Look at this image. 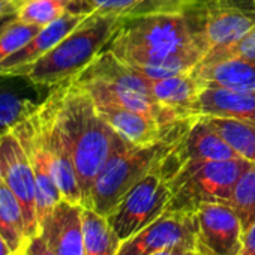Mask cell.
Listing matches in <instances>:
<instances>
[{
    "label": "cell",
    "mask_w": 255,
    "mask_h": 255,
    "mask_svg": "<svg viewBox=\"0 0 255 255\" xmlns=\"http://www.w3.org/2000/svg\"><path fill=\"white\" fill-rule=\"evenodd\" d=\"M57 111L77 171L81 206H89L92 185L107 161L126 143L99 114L90 92L75 80L54 87Z\"/></svg>",
    "instance_id": "1"
},
{
    "label": "cell",
    "mask_w": 255,
    "mask_h": 255,
    "mask_svg": "<svg viewBox=\"0 0 255 255\" xmlns=\"http://www.w3.org/2000/svg\"><path fill=\"white\" fill-rule=\"evenodd\" d=\"M203 8L125 18L107 50L128 65L153 63L191 48H203L207 53Z\"/></svg>",
    "instance_id": "2"
},
{
    "label": "cell",
    "mask_w": 255,
    "mask_h": 255,
    "mask_svg": "<svg viewBox=\"0 0 255 255\" xmlns=\"http://www.w3.org/2000/svg\"><path fill=\"white\" fill-rule=\"evenodd\" d=\"M125 18L92 12L53 50L26 68L23 77L42 89H54L75 78L102 53Z\"/></svg>",
    "instance_id": "3"
},
{
    "label": "cell",
    "mask_w": 255,
    "mask_h": 255,
    "mask_svg": "<svg viewBox=\"0 0 255 255\" xmlns=\"http://www.w3.org/2000/svg\"><path fill=\"white\" fill-rule=\"evenodd\" d=\"M192 120H188L168 137L155 144L128 146L116 152L96 176L90 189L87 207L107 216L135 183L156 170L162 158L180 138Z\"/></svg>",
    "instance_id": "4"
},
{
    "label": "cell",
    "mask_w": 255,
    "mask_h": 255,
    "mask_svg": "<svg viewBox=\"0 0 255 255\" xmlns=\"http://www.w3.org/2000/svg\"><path fill=\"white\" fill-rule=\"evenodd\" d=\"M251 164L245 158H234L183 168L167 182L171 191L168 210L194 213L203 203L228 204L236 182Z\"/></svg>",
    "instance_id": "5"
},
{
    "label": "cell",
    "mask_w": 255,
    "mask_h": 255,
    "mask_svg": "<svg viewBox=\"0 0 255 255\" xmlns=\"http://www.w3.org/2000/svg\"><path fill=\"white\" fill-rule=\"evenodd\" d=\"M171 191L153 170L128 191L107 219L122 242L134 237L168 210Z\"/></svg>",
    "instance_id": "6"
},
{
    "label": "cell",
    "mask_w": 255,
    "mask_h": 255,
    "mask_svg": "<svg viewBox=\"0 0 255 255\" xmlns=\"http://www.w3.org/2000/svg\"><path fill=\"white\" fill-rule=\"evenodd\" d=\"M32 117L36 123L44 149L50 158L53 176L63 200L81 204V189L71 156L69 144L59 119L57 96L54 89L50 90V93L45 96Z\"/></svg>",
    "instance_id": "7"
},
{
    "label": "cell",
    "mask_w": 255,
    "mask_h": 255,
    "mask_svg": "<svg viewBox=\"0 0 255 255\" xmlns=\"http://www.w3.org/2000/svg\"><path fill=\"white\" fill-rule=\"evenodd\" d=\"M234 158L242 156L237 155L204 117H197L162 158L156 171L165 182H170L179 171L189 165Z\"/></svg>",
    "instance_id": "8"
},
{
    "label": "cell",
    "mask_w": 255,
    "mask_h": 255,
    "mask_svg": "<svg viewBox=\"0 0 255 255\" xmlns=\"http://www.w3.org/2000/svg\"><path fill=\"white\" fill-rule=\"evenodd\" d=\"M194 251L198 255H240L245 231L234 210L224 203H203L195 209Z\"/></svg>",
    "instance_id": "9"
},
{
    "label": "cell",
    "mask_w": 255,
    "mask_h": 255,
    "mask_svg": "<svg viewBox=\"0 0 255 255\" xmlns=\"http://www.w3.org/2000/svg\"><path fill=\"white\" fill-rule=\"evenodd\" d=\"M0 176L18 198L29 239L39 234L38 207H36V182L30 159L18 135L11 129L0 140Z\"/></svg>",
    "instance_id": "10"
},
{
    "label": "cell",
    "mask_w": 255,
    "mask_h": 255,
    "mask_svg": "<svg viewBox=\"0 0 255 255\" xmlns=\"http://www.w3.org/2000/svg\"><path fill=\"white\" fill-rule=\"evenodd\" d=\"M195 213L167 210L134 237L122 242L117 255H152L164 249H194Z\"/></svg>",
    "instance_id": "11"
},
{
    "label": "cell",
    "mask_w": 255,
    "mask_h": 255,
    "mask_svg": "<svg viewBox=\"0 0 255 255\" xmlns=\"http://www.w3.org/2000/svg\"><path fill=\"white\" fill-rule=\"evenodd\" d=\"M203 15L207 51L219 50L255 27V0H207Z\"/></svg>",
    "instance_id": "12"
},
{
    "label": "cell",
    "mask_w": 255,
    "mask_h": 255,
    "mask_svg": "<svg viewBox=\"0 0 255 255\" xmlns=\"http://www.w3.org/2000/svg\"><path fill=\"white\" fill-rule=\"evenodd\" d=\"M14 132L18 135L21 144L26 149V153L30 159L35 182H36V207H38V221L41 222L51 209L63 200L60 189L54 180L50 158L41 141L36 123L32 114L14 128Z\"/></svg>",
    "instance_id": "13"
},
{
    "label": "cell",
    "mask_w": 255,
    "mask_h": 255,
    "mask_svg": "<svg viewBox=\"0 0 255 255\" xmlns=\"http://www.w3.org/2000/svg\"><path fill=\"white\" fill-rule=\"evenodd\" d=\"M92 12H78L68 11L53 23L39 29V32L17 53L5 59L0 63V75H18L23 77V72L27 66L36 62L39 57L53 50L63 38H66L80 23H83Z\"/></svg>",
    "instance_id": "14"
},
{
    "label": "cell",
    "mask_w": 255,
    "mask_h": 255,
    "mask_svg": "<svg viewBox=\"0 0 255 255\" xmlns=\"http://www.w3.org/2000/svg\"><path fill=\"white\" fill-rule=\"evenodd\" d=\"M39 234L54 255H83V206L60 200L39 222Z\"/></svg>",
    "instance_id": "15"
},
{
    "label": "cell",
    "mask_w": 255,
    "mask_h": 255,
    "mask_svg": "<svg viewBox=\"0 0 255 255\" xmlns=\"http://www.w3.org/2000/svg\"><path fill=\"white\" fill-rule=\"evenodd\" d=\"M95 104H96L99 114L105 119V122L131 146L155 144V143L164 140L165 137H168L171 132H174L183 123H186V122H183L176 126L167 128L149 116H144V114L132 111V110H128L114 102L95 101Z\"/></svg>",
    "instance_id": "16"
},
{
    "label": "cell",
    "mask_w": 255,
    "mask_h": 255,
    "mask_svg": "<svg viewBox=\"0 0 255 255\" xmlns=\"http://www.w3.org/2000/svg\"><path fill=\"white\" fill-rule=\"evenodd\" d=\"M207 0H74L69 9L134 18L153 14L191 12L203 8Z\"/></svg>",
    "instance_id": "17"
},
{
    "label": "cell",
    "mask_w": 255,
    "mask_h": 255,
    "mask_svg": "<svg viewBox=\"0 0 255 255\" xmlns=\"http://www.w3.org/2000/svg\"><path fill=\"white\" fill-rule=\"evenodd\" d=\"M192 75L201 87H222L255 95V60L242 57L203 59Z\"/></svg>",
    "instance_id": "18"
},
{
    "label": "cell",
    "mask_w": 255,
    "mask_h": 255,
    "mask_svg": "<svg viewBox=\"0 0 255 255\" xmlns=\"http://www.w3.org/2000/svg\"><path fill=\"white\" fill-rule=\"evenodd\" d=\"M35 89L38 86L26 77L0 75V135L24 122L45 99L35 98Z\"/></svg>",
    "instance_id": "19"
},
{
    "label": "cell",
    "mask_w": 255,
    "mask_h": 255,
    "mask_svg": "<svg viewBox=\"0 0 255 255\" xmlns=\"http://www.w3.org/2000/svg\"><path fill=\"white\" fill-rule=\"evenodd\" d=\"M194 114L255 123V95L222 87H201Z\"/></svg>",
    "instance_id": "20"
},
{
    "label": "cell",
    "mask_w": 255,
    "mask_h": 255,
    "mask_svg": "<svg viewBox=\"0 0 255 255\" xmlns=\"http://www.w3.org/2000/svg\"><path fill=\"white\" fill-rule=\"evenodd\" d=\"M149 84H150L152 96L162 107L171 110L183 120L197 119L194 110L201 86L195 80L192 72H186L162 80H150Z\"/></svg>",
    "instance_id": "21"
},
{
    "label": "cell",
    "mask_w": 255,
    "mask_h": 255,
    "mask_svg": "<svg viewBox=\"0 0 255 255\" xmlns=\"http://www.w3.org/2000/svg\"><path fill=\"white\" fill-rule=\"evenodd\" d=\"M0 234L5 237L14 255H23L30 240L23 207L2 176H0Z\"/></svg>",
    "instance_id": "22"
},
{
    "label": "cell",
    "mask_w": 255,
    "mask_h": 255,
    "mask_svg": "<svg viewBox=\"0 0 255 255\" xmlns=\"http://www.w3.org/2000/svg\"><path fill=\"white\" fill-rule=\"evenodd\" d=\"M120 245L107 216L83 206V255H117Z\"/></svg>",
    "instance_id": "23"
},
{
    "label": "cell",
    "mask_w": 255,
    "mask_h": 255,
    "mask_svg": "<svg viewBox=\"0 0 255 255\" xmlns=\"http://www.w3.org/2000/svg\"><path fill=\"white\" fill-rule=\"evenodd\" d=\"M204 119L237 152L239 156L255 164V123L212 116H207Z\"/></svg>",
    "instance_id": "24"
},
{
    "label": "cell",
    "mask_w": 255,
    "mask_h": 255,
    "mask_svg": "<svg viewBox=\"0 0 255 255\" xmlns=\"http://www.w3.org/2000/svg\"><path fill=\"white\" fill-rule=\"evenodd\" d=\"M228 206L234 210L246 233L255 222V164H251L236 182Z\"/></svg>",
    "instance_id": "25"
},
{
    "label": "cell",
    "mask_w": 255,
    "mask_h": 255,
    "mask_svg": "<svg viewBox=\"0 0 255 255\" xmlns=\"http://www.w3.org/2000/svg\"><path fill=\"white\" fill-rule=\"evenodd\" d=\"M74 0H23L17 18L23 23L44 27L69 11Z\"/></svg>",
    "instance_id": "26"
},
{
    "label": "cell",
    "mask_w": 255,
    "mask_h": 255,
    "mask_svg": "<svg viewBox=\"0 0 255 255\" xmlns=\"http://www.w3.org/2000/svg\"><path fill=\"white\" fill-rule=\"evenodd\" d=\"M41 27L23 23L15 15L0 24V63L24 47Z\"/></svg>",
    "instance_id": "27"
},
{
    "label": "cell",
    "mask_w": 255,
    "mask_h": 255,
    "mask_svg": "<svg viewBox=\"0 0 255 255\" xmlns=\"http://www.w3.org/2000/svg\"><path fill=\"white\" fill-rule=\"evenodd\" d=\"M224 57H242L248 60H255V27L234 44L219 50L207 51L203 59H224Z\"/></svg>",
    "instance_id": "28"
},
{
    "label": "cell",
    "mask_w": 255,
    "mask_h": 255,
    "mask_svg": "<svg viewBox=\"0 0 255 255\" xmlns=\"http://www.w3.org/2000/svg\"><path fill=\"white\" fill-rule=\"evenodd\" d=\"M23 255H54L53 251L48 248V245L45 243V240L42 239L41 234L32 237L23 252Z\"/></svg>",
    "instance_id": "29"
},
{
    "label": "cell",
    "mask_w": 255,
    "mask_h": 255,
    "mask_svg": "<svg viewBox=\"0 0 255 255\" xmlns=\"http://www.w3.org/2000/svg\"><path fill=\"white\" fill-rule=\"evenodd\" d=\"M23 0H0V21L17 15Z\"/></svg>",
    "instance_id": "30"
},
{
    "label": "cell",
    "mask_w": 255,
    "mask_h": 255,
    "mask_svg": "<svg viewBox=\"0 0 255 255\" xmlns=\"http://www.w3.org/2000/svg\"><path fill=\"white\" fill-rule=\"evenodd\" d=\"M240 254H255V222L243 236V248Z\"/></svg>",
    "instance_id": "31"
},
{
    "label": "cell",
    "mask_w": 255,
    "mask_h": 255,
    "mask_svg": "<svg viewBox=\"0 0 255 255\" xmlns=\"http://www.w3.org/2000/svg\"><path fill=\"white\" fill-rule=\"evenodd\" d=\"M0 255H14L12 249L9 248L8 242L5 240L2 234H0Z\"/></svg>",
    "instance_id": "32"
},
{
    "label": "cell",
    "mask_w": 255,
    "mask_h": 255,
    "mask_svg": "<svg viewBox=\"0 0 255 255\" xmlns=\"http://www.w3.org/2000/svg\"><path fill=\"white\" fill-rule=\"evenodd\" d=\"M176 255H198L194 249H185V248H177Z\"/></svg>",
    "instance_id": "33"
},
{
    "label": "cell",
    "mask_w": 255,
    "mask_h": 255,
    "mask_svg": "<svg viewBox=\"0 0 255 255\" xmlns=\"http://www.w3.org/2000/svg\"><path fill=\"white\" fill-rule=\"evenodd\" d=\"M177 249V248H176ZM176 249H164V251H159V252H155L152 255H176Z\"/></svg>",
    "instance_id": "34"
},
{
    "label": "cell",
    "mask_w": 255,
    "mask_h": 255,
    "mask_svg": "<svg viewBox=\"0 0 255 255\" xmlns=\"http://www.w3.org/2000/svg\"><path fill=\"white\" fill-rule=\"evenodd\" d=\"M240 255H255V254H240Z\"/></svg>",
    "instance_id": "35"
},
{
    "label": "cell",
    "mask_w": 255,
    "mask_h": 255,
    "mask_svg": "<svg viewBox=\"0 0 255 255\" xmlns=\"http://www.w3.org/2000/svg\"><path fill=\"white\" fill-rule=\"evenodd\" d=\"M6 20H8V18H6ZM3 21H5V20H3ZM3 21H0V24H2V23H3Z\"/></svg>",
    "instance_id": "36"
},
{
    "label": "cell",
    "mask_w": 255,
    "mask_h": 255,
    "mask_svg": "<svg viewBox=\"0 0 255 255\" xmlns=\"http://www.w3.org/2000/svg\"><path fill=\"white\" fill-rule=\"evenodd\" d=\"M0 140H2V135H0Z\"/></svg>",
    "instance_id": "37"
}]
</instances>
